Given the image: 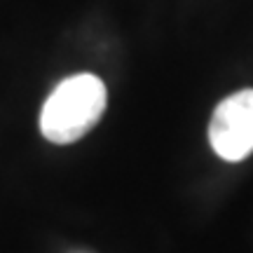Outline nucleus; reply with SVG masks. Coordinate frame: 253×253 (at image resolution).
I'll use <instances>...</instances> for the list:
<instances>
[{"instance_id":"f03ea898","label":"nucleus","mask_w":253,"mask_h":253,"mask_svg":"<svg viewBox=\"0 0 253 253\" xmlns=\"http://www.w3.org/2000/svg\"><path fill=\"white\" fill-rule=\"evenodd\" d=\"M209 141L227 162H239L253 153V89H242L218 103L209 125Z\"/></svg>"},{"instance_id":"f257e3e1","label":"nucleus","mask_w":253,"mask_h":253,"mask_svg":"<svg viewBox=\"0 0 253 253\" xmlns=\"http://www.w3.org/2000/svg\"><path fill=\"white\" fill-rule=\"evenodd\" d=\"M106 84L96 75H71L59 82L47 96L40 113V131L56 145L75 143L96 126L106 110Z\"/></svg>"}]
</instances>
